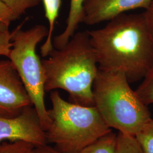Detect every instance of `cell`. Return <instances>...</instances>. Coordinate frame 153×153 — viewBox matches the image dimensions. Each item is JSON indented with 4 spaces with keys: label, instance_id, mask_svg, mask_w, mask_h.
Returning a JSON list of instances; mask_svg holds the SVG:
<instances>
[{
    "label": "cell",
    "instance_id": "2e32d148",
    "mask_svg": "<svg viewBox=\"0 0 153 153\" xmlns=\"http://www.w3.org/2000/svg\"><path fill=\"white\" fill-rule=\"evenodd\" d=\"M34 146L25 141H18L0 144V153H30Z\"/></svg>",
    "mask_w": 153,
    "mask_h": 153
},
{
    "label": "cell",
    "instance_id": "9a60e30c",
    "mask_svg": "<svg viewBox=\"0 0 153 153\" xmlns=\"http://www.w3.org/2000/svg\"><path fill=\"white\" fill-rule=\"evenodd\" d=\"M11 10L16 19L30 8L38 5L41 0H2Z\"/></svg>",
    "mask_w": 153,
    "mask_h": 153
},
{
    "label": "cell",
    "instance_id": "ba28073f",
    "mask_svg": "<svg viewBox=\"0 0 153 153\" xmlns=\"http://www.w3.org/2000/svg\"><path fill=\"white\" fill-rule=\"evenodd\" d=\"M153 0H85L82 23L93 26L137 9H147Z\"/></svg>",
    "mask_w": 153,
    "mask_h": 153
},
{
    "label": "cell",
    "instance_id": "30bf717a",
    "mask_svg": "<svg viewBox=\"0 0 153 153\" xmlns=\"http://www.w3.org/2000/svg\"><path fill=\"white\" fill-rule=\"evenodd\" d=\"M45 10V17L48 21V34L44 44L40 47V53L43 57H48L54 49L52 42V34L55 22L59 16L61 0H43Z\"/></svg>",
    "mask_w": 153,
    "mask_h": 153
},
{
    "label": "cell",
    "instance_id": "e0dca14e",
    "mask_svg": "<svg viewBox=\"0 0 153 153\" xmlns=\"http://www.w3.org/2000/svg\"><path fill=\"white\" fill-rule=\"evenodd\" d=\"M16 19L10 8L0 0V33L9 31L11 22Z\"/></svg>",
    "mask_w": 153,
    "mask_h": 153
},
{
    "label": "cell",
    "instance_id": "8fae6325",
    "mask_svg": "<svg viewBox=\"0 0 153 153\" xmlns=\"http://www.w3.org/2000/svg\"><path fill=\"white\" fill-rule=\"evenodd\" d=\"M78 153H117V134L111 131Z\"/></svg>",
    "mask_w": 153,
    "mask_h": 153
},
{
    "label": "cell",
    "instance_id": "52a82bcc",
    "mask_svg": "<svg viewBox=\"0 0 153 153\" xmlns=\"http://www.w3.org/2000/svg\"><path fill=\"white\" fill-rule=\"evenodd\" d=\"M30 105L27 92L11 61L0 60V116L16 117Z\"/></svg>",
    "mask_w": 153,
    "mask_h": 153
},
{
    "label": "cell",
    "instance_id": "7a4b0ae2",
    "mask_svg": "<svg viewBox=\"0 0 153 153\" xmlns=\"http://www.w3.org/2000/svg\"><path fill=\"white\" fill-rule=\"evenodd\" d=\"M42 60L45 91L61 89L73 103L94 106L93 87L98 64L88 31L75 33L65 46L54 48Z\"/></svg>",
    "mask_w": 153,
    "mask_h": 153
},
{
    "label": "cell",
    "instance_id": "d6986e66",
    "mask_svg": "<svg viewBox=\"0 0 153 153\" xmlns=\"http://www.w3.org/2000/svg\"><path fill=\"white\" fill-rule=\"evenodd\" d=\"M142 14L145 18L149 31L153 38V0Z\"/></svg>",
    "mask_w": 153,
    "mask_h": 153
},
{
    "label": "cell",
    "instance_id": "8992f818",
    "mask_svg": "<svg viewBox=\"0 0 153 153\" xmlns=\"http://www.w3.org/2000/svg\"><path fill=\"white\" fill-rule=\"evenodd\" d=\"M5 141H25L34 146L47 144L45 131L33 105L14 117L0 116V144Z\"/></svg>",
    "mask_w": 153,
    "mask_h": 153
},
{
    "label": "cell",
    "instance_id": "4fadbf2b",
    "mask_svg": "<svg viewBox=\"0 0 153 153\" xmlns=\"http://www.w3.org/2000/svg\"><path fill=\"white\" fill-rule=\"evenodd\" d=\"M142 79L135 91L142 102L148 106L153 104V66Z\"/></svg>",
    "mask_w": 153,
    "mask_h": 153
},
{
    "label": "cell",
    "instance_id": "9c48e42d",
    "mask_svg": "<svg viewBox=\"0 0 153 153\" xmlns=\"http://www.w3.org/2000/svg\"><path fill=\"white\" fill-rule=\"evenodd\" d=\"M85 0H71L70 9L66 21V27L62 33L56 36L53 41L54 48L60 49L65 46L76 33L82 23L83 4Z\"/></svg>",
    "mask_w": 153,
    "mask_h": 153
},
{
    "label": "cell",
    "instance_id": "7c38bea8",
    "mask_svg": "<svg viewBox=\"0 0 153 153\" xmlns=\"http://www.w3.org/2000/svg\"><path fill=\"white\" fill-rule=\"evenodd\" d=\"M117 153H143L134 136L119 131L117 134Z\"/></svg>",
    "mask_w": 153,
    "mask_h": 153
},
{
    "label": "cell",
    "instance_id": "ac0fdd59",
    "mask_svg": "<svg viewBox=\"0 0 153 153\" xmlns=\"http://www.w3.org/2000/svg\"><path fill=\"white\" fill-rule=\"evenodd\" d=\"M10 31L0 33V56L9 57L12 47Z\"/></svg>",
    "mask_w": 153,
    "mask_h": 153
},
{
    "label": "cell",
    "instance_id": "5b68a950",
    "mask_svg": "<svg viewBox=\"0 0 153 153\" xmlns=\"http://www.w3.org/2000/svg\"><path fill=\"white\" fill-rule=\"evenodd\" d=\"M23 23L11 32V51L8 58L21 78L33 107L39 115L45 131L50 124V117L44 102L45 76L42 61L36 53V47L48 34L44 25H37L23 30Z\"/></svg>",
    "mask_w": 153,
    "mask_h": 153
},
{
    "label": "cell",
    "instance_id": "5bb4252c",
    "mask_svg": "<svg viewBox=\"0 0 153 153\" xmlns=\"http://www.w3.org/2000/svg\"><path fill=\"white\" fill-rule=\"evenodd\" d=\"M134 137L143 153H153V119L148 121Z\"/></svg>",
    "mask_w": 153,
    "mask_h": 153
},
{
    "label": "cell",
    "instance_id": "277c9868",
    "mask_svg": "<svg viewBox=\"0 0 153 153\" xmlns=\"http://www.w3.org/2000/svg\"><path fill=\"white\" fill-rule=\"evenodd\" d=\"M94 106L111 128L135 136L151 114L121 71L99 69L93 87Z\"/></svg>",
    "mask_w": 153,
    "mask_h": 153
},
{
    "label": "cell",
    "instance_id": "3957f363",
    "mask_svg": "<svg viewBox=\"0 0 153 153\" xmlns=\"http://www.w3.org/2000/svg\"><path fill=\"white\" fill-rule=\"evenodd\" d=\"M50 124L47 141L62 153H78L100 137L112 131L95 106L65 100L56 90L50 94Z\"/></svg>",
    "mask_w": 153,
    "mask_h": 153
},
{
    "label": "cell",
    "instance_id": "ffe728a7",
    "mask_svg": "<svg viewBox=\"0 0 153 153\" xmlns=\"http://www.w3.org/2000/svg\"><path fill=\"white\" fill-rule=\"evenodd\" d=\"M30 153H62L56 149L48 146L47 144L34 146Z\"/></svg>",
    "mask_w": 153,
    "mask_h": 153
},
{
    "label": "cell",
    "instance_id": "6da1fadb",
    "mask_svg": "<svg viewBox=\"0 0 153 153\" xmlns=\"http://www.w3.org/2000/svg\"><path fill=\"white\" fill-rule=\"evenodd\" d=\"M87 31L100 70L121 71L132 83L153 67V38L142 13H124L103 27Z\"/></svg>",
    "mask_w": 153,
    "mask_h": 153
}]
</instances>
